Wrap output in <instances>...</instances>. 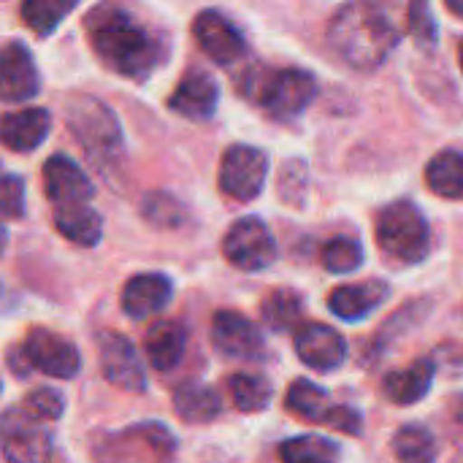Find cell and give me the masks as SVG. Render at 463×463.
Here are the masks:
<instances>
[{"mask_svg": "<svg viewBox=\"0 0 463 463\" xmlns=\"http://www.w3.org/2000/svg\"><path fill=\"white\" fill-rule=\"evenodd\" d=\"M43 190L54 206L87 203L92 198V182L65 155H52L43 165Z\"/></svg>", "mask_w": 463, "mask_h": 463, "instance_id": "5bb4252c", "label": "cell"}, {"mask_svg": "<svg viewBox=\"0 0 463 463\" xmlns=\"http://www.w3.org/2000/svg\"><path fill=\"white\" fill-rule=\"evenodd\" d=\"M388 298V285L380 279L372 282H358V285H342L331 290L328 296V309L347 323L364 320L369 312H374L383 301Z\"/></svg>", "mask_w": 463, "mask_h": 463, "instance_id": "ac0fdd59", "label": "cell"}, {"mask_svg": "<svg viewBox=\"0 0 463 463\" xmlns=\"http://www.w3.org/2000/svg\"><path fill=\"white\" fill-rule=\"evenodd\" d=\"M54 456V439L43 429V420L27 410H11L3 418V458L8 463H49Z\"/></svg>", "mask_w": 463, "mask_h": 463, "instance_id": "5b68a950", "label": "cell"}, {"mask_svg": "<svg viewBox=\"0 0 463 463\" xmlns=\"http://www.w3.org/2000/svg\"><path fill=\"white\" fill-rule=\"evenodd\" d=\"M52 128V114L46 109H22L3 117V144L14 152H33L43 144Z\"/></svg>", "mask_w": 463, "mask_h": 463, "instance_id": "d6986e66", "label": "cell"}, {"mask_svg": "<svg viewBox=\"0 0 463 463\" xmlns=\"http://www.w3.org/2000/svg\"><path fill=\"white\" fill-rule=\"evenodd\" d=\"M426 184L442 198H463V155L456 149L439 152L426 165Z\"/></svg>", "mask_w": 463, "mask_h": 463, "instance_id": "cb8c5ba5", "label": "cell"}, {"mask_svg": "<svg viewBox=\"0 0 463 463\" xmlns=\"http://www.w3.org/2000/svg\"><path fill=\"white\" fill-rule=\"evenodd\" d=\"M71 130L87 149L111 152L119 144V125L114 114L92 98L71 109Z\"/></svg>", "mask_w": 463, "mask_h": 463, "instance_id": "4fadbf2b", "label": "cell"}, {"mask_svg": "<svg viewBox=\"0 0 463 463\" xmlns=\"http://www.w3.org/2000/svg\"><path fill=\"white\" fill-rule=\"evenodd\" d=\"M396 41L399 35L385 11L369 0L342 5L328 24V46L342 62L358 71L380 68L393 52Z\"/></svg>", "mask_w": 463, "mask_h": 463, "instance_id": "7a4b0ae2", "label": "cell"}, {"mask_svg": "<svg viewBox=\"0 0 463 463\" xmlns=\"http://www.w3.org/2000/svg\"><path fill=\"white\" fill-rule=\"evenodd\" d=\"M95 54L117 73L144 79L163 62V43L119 5H100L87 19Z\"/></svg>", "mask_w": 463, "mask_h": 463, "instance_id": "6da1fadb", "label": "cell"}, {"mask_svg": "<svg viewBox=\"0 0 463 463\" xmlns=\"http://www.w3.org/2000/svg\"><path fill=\"white\" fill-rule=\"evenodd\" d=\"M222 252L241 271H263L277 260V241L258 217H244L225 233Z\"/></svg>", "mask_w": 463, "mask_h": 463, "instance_id": "8992f818", "label": "cell"}, {"mask_svg": "<svg viewBox=\"0 0 463 463\" xmlns=\"http://www.w3.org/2000/svg\"><path fill=\"white\" fill-rule=\"evenodd\" d=\"M326 423H328L331 429L342 431V434H350V437H358L361 429H364V418H361L353 407H331Z\"/></svg>", "mask_w": 463, "mask_h": 463, "instance_id": "d590c367", "label": "cell"}, {"mask_svg": "<svg viewBox=\"0 0 463 463\" xmlns=\"http://www.w3.org/2000/svg\"><path fill=\"white\" fill-rule=\"evenodd\" d=\"M54 228L79 247H95L103 233V222L95 209L87 203L54 206Z\"/></svg>", "mask_w": 463, "mask_h": 463, "instance_id": "44dd1931", "label": "cell"}, {"mask_svg": "<svg viewBox=\"0 0 463 463\" xmlns=\"http://www.w3.org/2000/svg\"><path fill=\"white\" fill-rule=\"evenodd\" d=\"M339 445H334L326 437H296L279 445V461L282 463H336L339 461Z\"/></svg>", "mask_w": 463, "mask_h": 463, "instance_id": "d4e9b609", "label": "cell"}, {"mask_svg": "<svg viewBox=\"0 0 463 463\" xmlns=\"http://www.w3.org/2000/svg\"><path fill=\"white\" fill-rule=\"evenodd\" d=\"M38 84H41V79H38L30 52L16 41L5 43L3 54H0V95H3V100L22 103L38 92Z\"/></svg>", "mask_w": 463, "mask_h": 463, "instance_id": "9a60e30c", "label": "cell"}, {"mask_svg": "<svg viewBox=\"0 0 463 463\" xmlns=\"http://www.w3.org/2000/svg\"><path fill=\"white\" fill-rule=\"evenodd\" d=\"M98 364L103 377L130 393H141L146 388V372L136 353V347L122 334H103L98 342Z\"/></svg>", "mask_w": 463, "mask_h": 463, "instance_id": "ba28073f", "label": "cell"}, {"mask_svg": "<svg viewBox=\"0 0 463 463\" xmlns=\"http://www.w3.org/2000/svg\"><path fill=\"white\" fill-rule=\"evenodd\" d=\"M288 410L304 420H312V423H326L328 420V412H331V404H328V393L307 380H298L288 388Z\"/></svg>", "mask_w": 463, "mask_h": 463, "instance_id": "4316f807", "label": "cell"}, {"mask_svg": "<svg viewBox=\"0 0 463 463\" xmlns=\"http://www.w3.org/2000/svg\"><path fill=\"white\" fill-rule=\"evenodd\" d=\"M0 193H3V214H5V220L22 217V212H24V187H22V182L14 174H5Z\"/></svg>", "mask_w": 463, "mask_h": 463, "instance_id": "e575fe53", "label": "cell"}, {"mask_svg": "<svg viewBox=\"0 0 463 463\" xmlns=\"http://www.w3.org/2000/svg\"><path fill=\"white\" fill-rule=\"evenodd\" d=\"M184 345H187V334L179 323H171V320L155 323L144 339L146 361L157 372H171L182 361Z\"/></svg>", "mask_w": 463, "mask_h": 463, "instance_id": "ffe728a7", "label": "cell"}, {"mask_svg": "<svg viewBox=\"0 0 463 463\" xmlns=\"http://www.w3.org/2000/svg\"><path fill=\"white\" fill-rule=\"evenodd\" d=\"M317 95V84L312 73L298 68L285 71H269L258 79V103L266 106V111L277 119H293L298 117Z\"/></svg>", "mask_w": 463, "mask_h": 463, "instance_id": "277c9868", "label": "cell"}, {"mask_svg": "<svg viewBox=\"0 0 463 463\" xmlns=\"http://www.w3.org/2000/svg\"><path fill=\"white\" fill-rule=\"evenodd\" d=\"M269 174V157L263 149L250 144H236L222 155L220 163V190L236 201H252L260 195Z\"/></svg>", "mask_w": 463, "mask_h": 463, "instance_id": "52a82bcc", "label": "cell"}, {"mask_svg": "<svg viewBox=\"0 0 463 463\" xmlns=\"http://www.w3.org/2000/svg\"><path fill=\"white\" fill-rule=\"evenodd\" d=\"M410 33L420 41V46L437 43V24H434L429 0H412L410 3Z\"/></svg>", "mask_w": 463, "mask_h": 463, "instance_id": "d6a6232c", "label": "cell"}, {"mask_svg": "<svg viewBox=\"0 0 463 463\" xmlns=\"http://www.w3.org/2000/svg\"><path fill=\"white\" fill-rule=\"evenodd\" d=\"M217 100H220V90L214 79L203 71H193L179 81L168 103L176 114L187 119H209L217 109Z\"/></svg>", "mask_w": 463, "mask_h": 463, "instance_id": "e0dca14e", "label": "cell"}, {"mask_svg": "<svg viewBox=\"0 0 463 463\" xmlns=\"http://www.w3.org/2000/svg\"><path fill=\"white\" fill-rule=\"evenodd\" d=\"M193 35L201 52L217 65H233L244 54L241 33L220 11H201L193 22Z\"/></svg>", "mask_w": 463, "mask_h": 463, "instance_id": "30bf717a", "label": "cell"}, {"mask_svg": "<svg viewBox=\"0 0 463 463\" xmlns=\"http://www.w3.org/2000/svg\"><path fill=\"white\" fill-rule=\"evenodd\" d=\"M461 71H463V43H461Z\"/></svg>", "mask_w": 463, "mask_h": 463, "instance_id": "74e56055", "label": "cell"}, {"mask_svg": "<svg viewBox=\"0 0 463 463\" xmlns=\"http://www.w3.org/2000/svg\"><path fill=\"white\" fill-rule=\"evenodd\" d=\"M174 410L187 423H209L220 415V399L201 383H184L174 391Z\"/></svg>", "mask_w": 463, "mask_h": 463, "instance_id": "603a6c76", "label": "cell"}, {"mask_svg": "<svg viewBox=\"0 0 463 463\" xmlns=\"http://www.w3.org/2000/svg\"><path fill=\"white\" fill-rule=\"evenodd\" d=\"M228 391H231L236 410H241V412H260L274 399L271 383L260 374H233L228 380Z\"/></svg>", "mask_w": 463, "mask_h": 463, "instance_id": "484cf974", "label": "cell"}, {"mask_svg": "<svg viewBox=\"0 0 463 463\" xmlns=\"http://www.w3.org/2000/svg\"><path fill=\"white\" fill-rule=\"evenodd\" d=\"M364 263V250L355 239L336 236L323 247V266L331 274H350Z\"/></svg>", "mask_w": 463, "mask_h": 463, "instance_id": "4dcf8cb0", "label": "cell"}, {"mask_svg": "<svg viewBox=\"0 0 463 463\" xmlns=\"http://www.w3.org/2000/svg\"><path fill=\"white\" fill-rule=\"evenodd\" d=\"M377 241L388 258L399 263H420L431 247L429 222L415 203H391L377 220Z\"/></svg>", "mask_w": 463, "mask_h": 463, "instance_id": "3957f363", "label": "cell"}, {"mask_svg": "<svg viewBox=\"0 0 463 463\" xmlns=\"http://www.w3.org/2000/svg\"><path fill=\"white\" fill-rule=\"evenodd\" d=\"M448 8H450L453 14L463 16V0H448Z\"/></svg>", "mask_w": 463, "mask_h": 463, "instance_id": "8d00e7d4", "label": "cell"}, {"mask_svg": "<svg viewBox=\"0 0 463 463\" xmlns=\"http://www.w3.org/2000/svg\"><path fill=\"white\" fill-rule=\"evenodd\" d=\"M24 410L41 420H57L65 410V402L57 391L52 388H35L27 399H24Z\"/></svg>", "mask_w": 463, "mask_h": 463, "instance_id": "1f68e13d", "label": "cell"}, {"mask_svg": "<svg viewBox=\"0 0 463 463\" xmlns=\"http://www.w3.org/2000/svg\"><path fill=\"white\" fill-rule=\"evenodd\" d=\"M79 0H22V19L35 35H49Z\"/></svg>", "mask_w": 463, "mask_h": 463, "instance_id": "83f0119b", "label": "cell"}, {"mask_svg": "<svg viewBox=\"0 0 463 463\" xmlns=\"http://www.w3.org/2000/svg\"><path fill=\"white\" fill-rule=\"evenodd\" d=\"M171 293H174V288H171L168 277L138 274V277L128 279V285L122 290V309L133 320H144V317L165 309V304L171 301Z\"/></svg>", "mask_w": 463, "mask_h": 463, "instance_id": "2e32d148", "label": "cell"}, {"mask_svg": "<svg viewBox=\"0 0 463 463\" xmlns=\"http://www.w3.org/2000/svg\"><path fill=\"white\" fill-rule=\"evenodd\" d=\"M304 301L293 290H274L263 301V320L271 331H288L301 320Z\"/></svg>", "mask_w": 463, "mask_h": 463, "instance_id": "f546056e", "label": "cell"}, {"mask_svg": "<svg viewBox=\"0 0 463 463\" xmlns=\"http://www.w3.org/2000/svg\"><path fill=\"white\" fill-rule=\"evenodd\" d=\"M393 453L402 463H434L437 461V442L420 426H404L393 437Z\"/></svg>", "mask_w": 463, "mask_h": 463, "instance_id": "f1b7e54d", "label": "cell"}, {"mask_svg": "<svg viewBox=\"0 0 463 463\" xmlns=\"http://www.w3.org/2000/svg\"><path fill=\"white\" fill-rule=\"evenodd\" d=\"M144 214H146V220L171 228L182 220V206L171 195H149L144 201Z\"/></svg>", "mask_w": 463, "mask_h": 463, "instance_id": "836d02e7", "label": "cell"}, {"mask_svg": "<svg viewBox=\"0 0 463 463\" xmlns=\"http://www.w3.org/2000/svg\"><path fill=\"white\" fill-rule=\"evenodd\" d=\"M431 383H434V361L423 358L407 369L391 372L385 377V393L391 402L407 407V404H418L431 391Z\"/></svg>", "mask_w": 463, "mask_h": 463, "instance_id": "7402d4cb", "label": "cell"}, {"mask_svg": "<svg viewBox=\"0 0 463 463\" xmlns=\"http://www.w3.org/2000/svg\"><path fill=\"white\" fill-rule=\"evenodd\" d=\"M296 353L315 372H334L347 358L345 339L323 323H307L296 331Z\"/></svg>", "mask_w": 463, "mask_h": 463, "instance_id": "7c38bea8", "label": "cell"}, {"mask_svg": "<svg viewBox=\"0 0 463 463\" xmlns=\"http://www.w3.org/2000/svg\"><path fill=\"white\" fill-rule=\"evenodd\" d=\"M212 342L214 347L239 361H255L263 353V336L252 320L239 312H217L212 320Z\"/></svg>", "mask_w": 463, "mask_h": 463, "instance_id": "8fae6325", "label": "cell"}, {"mask_svg": "<svg viewBox=\"0 0 463 463\" xmlns=\"http://www.w3.org/2000/svg\"><path fill=\"white\" fill-rule=\"evenodd\" d=\"M24 358L30 366H35L38 372L57 377V380H71L81 369L79 350L68 339H62L52 331H43V328H35L27 334Z\"/></svg>", "mask_w": 463, "mask_h": 463, "instance_id": "9c48e42d", "label": "cell"}]
</instances>
